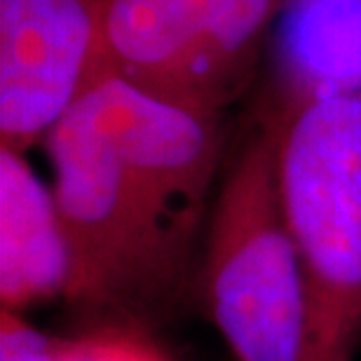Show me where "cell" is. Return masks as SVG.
Wrapping results in <instances>:
<instances>
[{
    "mask_svg": "<svg viewBox=\"0 0 361 361\" xmlns=\"http://www.w3.org/2000/svg\"><path fill=\"white\" fill-rule=\"evenodd\" d=\"M68 300L143 312L176 291L221 153L219 118L99 71L47 134Z\"/></svg>",
    "mask_w": 361,
    "mask_h": 361,
    "instance_id": "obj_1",
    "label": "cell"
},
{
    "mask_svg": "<svg viewBox=\"0 0 361 361\" xmlns=\"http://www.w3.org/2000/svg\"><path fill=\"white\" fill-rule=\"evenodd\" d=\"M277 178L305 284L300 361L361 345V94H317L281 120Z\"/></svg>",
    "mask_w": 361,
    "mask_h": 361,
    "instance_id": "obj_2",
    "label": "cell"
},
{
    "mask_svg": "<svg viewBox=\"0 0 361 361\" xmlns=\"http://www.w3.org/2000/svg\"><path fill=\"white\" fill-rule=\"evenodd\" d=\"M279 129L281 120L256 129L209 223V310L237 361H300L305 343V284L277 178Z\"/></svg>",
    "mask_w": 361,
    "mask_h": 361,
    "instance_id": "obj_3",
    "label": "cell"
},
{
    "mask_svg": "<svg viewBox=\"0 0 361 361\" xmlns=\"http://www.w3.org/2000/svg\"><path fill=\"white\" fill-rule=\"evenodd\" d=\"M286 3L104 0L97 73L111 71L157 99L219 118L247 85Z\"/></svg>",
    "mask_w": 361,
    "mask_h": 361,
    "instance_id": "obj_4",
    "label": "cell"
},
{
    "mask_svg": "<svg viewBox=\"0 0 361 361\" xmlns=\"http://www.w3.org/2000/svg\"><path fill=\"white\" fill-rule=\"evenodd\" d=\"M104 0H0V148L45 141L97 73Z\"/></svg>",
    "mask_w": 361,
    "mask_h": 361,
    "instance_id": "obj_5",
    "label": "cell"
},
{
    "mask_svg": "<svg viewBox=\"0 0 361 361\" xmlns=\"http://www.w3.org/2000/svg\"><path fill=\"white\" fill-rule=\"evenodd\" d=\"M71 249L47 188L24 153L0 148V302L19 312L56 295L66 298Z\"/></svg>",
    "mask_w": 361,
    "mask_h": 361,
    "instance_id": "obj_6",
    "label": "cell"
},
{
    "mask_svg": "<svg viewBox=\"0 0 361 361\" xmlns=\"http://www.w3.org/2000/svg\"><path fill=\"white\" fill-rule=\"evenodd\" d=\"M59 361H169L160 350L136 336L101 334L63 343Z\"/></svg>",
    "mask_w": 361,
    "mask_h": 361,
    "instance_id": "obj_7",
    "label": "cell"
},
{
    "mask_svg": "<svg viewBox=\"0 0 361 361\" xmlns=\"http://www.w3.org/2000/svg\"><path fill=\"white\" fill-rule=\"evenodd\" d=\"M0 361H59L63 343L28 326L19 312L0 314Z\"/></svg>",
    "mask_w": 361,
    "mask_h": 361,
    "instance_id": "obj_8",
    "label": "cell"
}]
</instances>
